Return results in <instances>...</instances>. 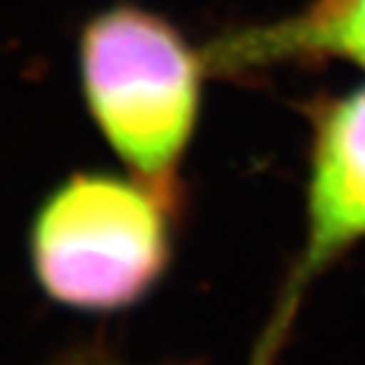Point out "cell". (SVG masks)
Listing matches in <instances>:
<instances>
[{
	"label": "cell",
	"instance_id": "4",
	"mask_svg": "<svg viewBox=\"0 0 365 365\" xmlns=\"http://www.w3.org/2000/svg\"><path fill=\"white\" fill-rule=\"evenodd\" d=\"M208 74L244 76L294 61H350L365 71V0H309L294 16L244 26L203 48Z\"/></svg>",
	"mask_w": 365,
	"mask_h": 365
},
{
	"label": "cell",
	"instance_id": "2",
	"mask_svg": "<svg viewBox=\"0 0 365 365\" xmlns=\"http://www.w3.org/2000/svg\"><path fill=\"white\" fill-rule=\"evenodd\" d=\"M180 205L143 180L74 173L31 223V267L48 299L79 312H120L160 284L173 262Z\"/></svg>",
	"mask_w": 365,
	"mask_h": 365
},
{
	"label": "cell",
	"instance_id": "1",
	"mask_svg": "<svg viewBox=\"0 0 365 365\" xmlns=\"http://www.w3.org/2000/svg\"><path fill=\"white\" fill-rule=\"evenodd\" d=\"M79 68L86 109L114 155L180 205V168L208 74L203 51L158 13L114 6L81 31Z\"/></svg>",
	"mask_w": 365,
	"mask_h": 365
},
{
	"label": "cell",
	"instance_id": "5",
	"mask_svg": "<svg viewBox=\"0 0 365 365\" xmlns=\"http://www.w3.org/2000/svg\"><path fill=\"white\" fill-rule=\"evenodd\" d=\"M48 365H135V363H127L120 355H114L102 348H84V350H74V353H66L63 358L53 360Z\"/></svg>",
	"mask_w": 365,
	"mask_h": 365
},
{
	"label": "cell",
	"instance_id": "3",
	"mask_svg": "<svg viewBox=\"0 0 365 365\" xmlns=\"http://www.w3.org/2000/svg\"><path fill=\"white\" fill-rule=\"evenodd\" d=\"M304 239L249 365H277L317 277L365 241V84L309 107Z\"/></svg>",
	"mask_w": 365,
	"mask_h": 365
}]
</instances>
